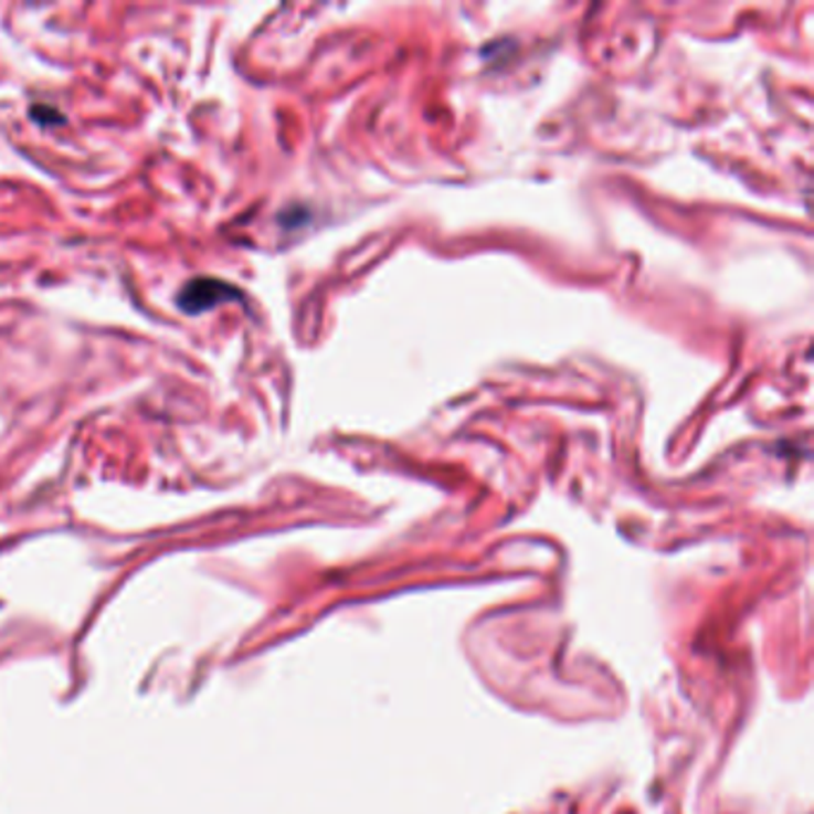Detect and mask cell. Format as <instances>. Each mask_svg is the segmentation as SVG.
Masks as SVG:
<instances>
[{
	"instance_id": "7a4b0ae2",
	"label": "cell",
	"mask_w": 814,
	"mask_h": 814,
	"mask_svg": "<svg viewBox=\"0 0 814 814\" xmlns=\"http://www.w3.org/2000/svg\"><path fill=\"white\" fill-rule=\"evenodd\" d=\"M32 117L36 123L41 125H57L63 123V113L55 110V108H49V106H34L32 108Z\"/></svg>"
},
{
	"instance_id": "6da1fadb",
	"label": "cell",
	"mask_w": 814,
	"mask_h": 814,
	"mask_svg": "<svg viewBox=\"0 0 814 814\" xmlns=\"http://www.w3.org/2000/svg\"><path fill=\"white\" fill-rule=\"evenodd\" d=\"M232 296H236V289L228 283H222V279L197 277L184 285L180 296H177V304H180L184 314H203V310L228 302Z\"/></svg>"
}]
</instances>
